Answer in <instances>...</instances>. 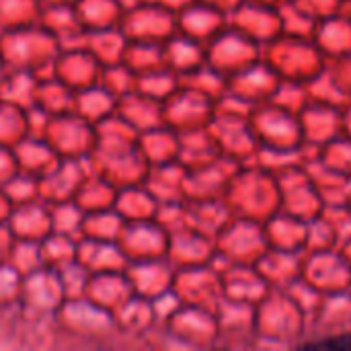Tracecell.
<instances>
[{
	"label": "cell",
	"instance_id": "6da1fadb",
	"mask_svg": "<svg viewBox=\"0 0 351 351\" xmlns=\"http://www.w3.org/2000/svg\"><path fill=\"white\" fill-rule=\"evenodd\" d=\"M313 348H351L350 337L337 339V341H325V343H315Z\"/></svg>",
	"mask_w": 351,
	"mask_h": 351
}]
</instances>
